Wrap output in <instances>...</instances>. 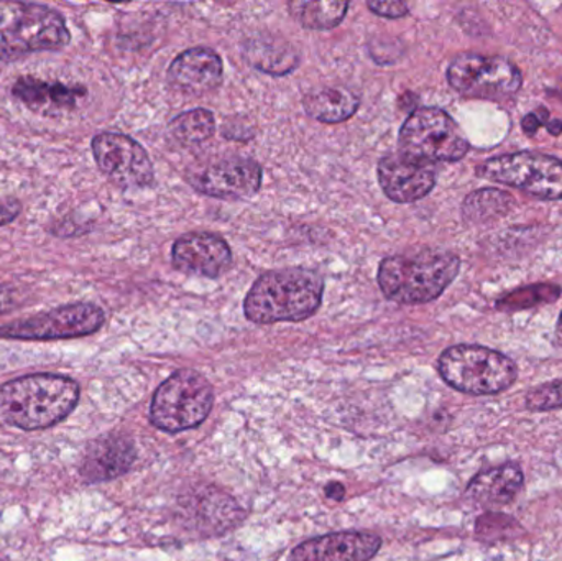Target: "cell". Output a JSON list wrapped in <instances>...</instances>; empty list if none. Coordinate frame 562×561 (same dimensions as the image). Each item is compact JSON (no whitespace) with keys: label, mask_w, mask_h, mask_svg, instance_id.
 I'll list each match as a JSON object with an SVG mask.
<instances>
[{"label":"cell","mask_w":562,"mask_h":561,"mask_svg":"<svg viewBox=\"0 0 562 561\" xmlns=\"http://www.w3.org/2000/svg\"><path fill=\"white\" fill-rule=\"evenodd\" d=\"M525 478L518 464H504L482 471L468 487V496L485 507L510 504L524 490Z\"/></svg>","instance_id":"19"},{"label":"cell","mask_w":562,"mask_h":561,"mask_svg":"<svg viewBox=\"0 0 562 561\" xmlns=\"http://www.w3.org/2000/svg\"><path fill=\"white\" fill-rule=\"evenodd\" d=\"M475 534H477L479 539L492 543L521 536L524 529L514 517L505 516V514L487 513L479 517L477 524H475Z\"/></svg>","instance_id":"25"},{"label":"cell","mask_w":562,"mask_h":561,"mask_svg":"<svg viewBox=\"0 0 562 561\" xmlns=\"http://www.w3.org/2000/svg\"><path fill=\"white\" fill-rule=\"evenodd\" d=\"M104 322V312L98 305L72 303L33 318L19 319V322L0 326V338L23 339V341L82 338L101 329Z\"/></svg>","instance_id":"10"},{"label":"cell","mask_w":562,"mask_h":561,"mask_svg":"<svg viewBox=\"0 0 562 561\" xmlns=\"http://www.w3.org/2000/svg\"><path fill=\"white\" fill-rule=\"evenodd\" d=\"M557 335H558V339H560V343L562 345V313L560 316V322H558Z\"/></svg>","instance_id":"31"},{"label":"cell","mask_w":562,"mask_h":561,"mask_svg":"<svg viewBox=\"0 0 562 561\" xmlns=\"http://www.w3.org/2000/svg\"><path fill=\"white\" fill-rule=\"evenodd\" d=\"M214 391L206 378L191 369H181L155 392L150 420L168 434L200 427L213 411Z\"/></svg>","instance_id":"6"},{"label":"cell","mask_w":562,"mask_h":561,"mask_svg":"<svg viewBox=\"0 0 562 561\" xmlns=\"http://www.w3.org/2000/svg\"><path fill=\"white\" fill-rule=\"evenodd\" d=\"M175 267L190 276L217 279L233 262V253L223 237L207 233L184 234L173 246Z\"/></svg>","instance_id":"13"},{"label":"cell","mask_w":562,"mask_h":561,"mask_svg":"<svg viewBox=\"0 0 562 561\" xmlns=\"http://www.w3.org/2000/svg\"><path fill=\"white\" fill-rule=\"evenodd\" d=\"M525 404L533 412H548L562 408V381L548 382L528 392Z\"/></svg>","instance_id":"26"},{"label":"cell","mask_w":562,"mask_h":561,"mask_svg":"<svg viewBox=\"0 0 562 561\" xmlns=\"http://www.w3.org/2000/svg\"><path fill=\"white\" fill-rule=\"evenodd\" d=\"M92 154L99 170L125 190L154 183V165L145 148L134 138L115 132H102L92 141Z\"/></svg>","instance_id":"11"},{"label":"cell","mask_w":562,"mask_h":561,"mask_svg":"<svg viewBox=\"0 0 562 561\" xmlns=\"http://www.w3.org/2000/svg\"><path fill=\"white\" fill-rule=\"evenodd\" d=\"M461 260L446 250H419L386 257L379 269L383 295L402 305L429 303L454 282Z\"/></svg>","instance_id":"3"},{"label":"cell","mask_w":562,"mask_h":561,"mask_svg":"<svg viewBox=\"0 0 562 561\" xmlns=\"http://www.w3.org/2000/svg\"><path fill=\"white\" fill-rule=\"evenodd\" d=\"M78 399L79 388L72 379L26 375L0 388V422L20 430H42L65 420Z\"/></svg>","instance_id":"1"},{"label":"cell","mask_w":562,"mask_h":561,"mask_svg":"<svg viewBox=\"0 0 562 561\" xmlns=\"http://www.w3.org/2000/svg\"><path fill=\"white\" fill-rule=\"evenodd\" d=\"M369 9L373 13L380 16H386V19H400L408 13V5L403 2H395V0H389V2H369L367 3Z\"/></svg>","instance_id":"27"},{"label":"cell","mask_w":562,"mask_h":561,"mask_svg":"<svg viewBox=\"0 0 562 561\" xmlns=\"http://www.w3.org/2000/svg\"><path fill=\"white\" fill-rule=\"evenodd\" d=\"M61 13L40 3L0 0V59H15L68 45Z\"/></svg>","instance_id":"4"},{"label":"cell","mask_w":562,"mask_h":561,"mask_svg":"<svg viewBox=\"0 0 562 561\" xmlns=\"http://www.w3.org/2000/svg\"><path fill=\"white\" fill-rule=\"evenodd\" d=\"M291 13L300 20L304 29L329 30L339 25L349 10L347 2H333V0H323V2H291Z\"/></svg>","instance_id":"23"},{"label":"cell","mask_w":562,"mask_h":561,"mask_svg":"<svg viewBox=\"0 0 562 561\" xmlns=\"http://www.w3.org/2000/svg\"><path fill=\"white\" fill-rule=\"evenodd\" d=\"M16 306H19V302H16L15 292L9 289V287L0 285V315H2V313L12 312Z\"/></svg>","instance_id":"29"},{"label":"cell","mask_w":562,"mask_h":561,"mask_svg":"<svg viewBox=\"0 0 562 561\" xmlns=\"http://www.w3.org/2000/svg\"><path fill=\"white\" fill-rule=\"evenodd\" d=\"M449 85L468 98L505 99L521 88L520 69L504 56L464 53L448 69Z\"/></svg>","instance_id":"9"},{"label":"cell","mask_w":562,"mask_h":561,"mask_svg":"<svg viewBox=\"0 0 562 561\" xmlns=\"http://www.w3.org/2000/svg\"><path fill=\"white\" fill-rule=\"evenodd\" d=\"M223 59L210 48H191L181 53L168 69V81L178 91L203 96L223 82Z\"/></svg>","instance_id":"16"},{"label":"cell","mask_w":562,"mask_h":561,"mask_svg":"<svg viewBox=\"0 0 562 561\" xmlns=\"http://www.w3.org/2000/svg\"><path fill=\"white\" fill-rule=\"evenodd\" d=\"M323 290V277L314 270H273L254 283L244 310L257 325L303 322L319 310Z\"/></svg>","instance_id":"2"},{"label":"cell","mask_w":562,"mask_h":561,"mask_svg":"<svg viewBox=\"0 0 562 561\" xmlns=\"http://www.w3.org/2000/svg\"><path fill=\"white\" fill-rule=\"evenodd\" d=\"M380 547L382 539L375 534H329L301 543L288 561H369L379 553Z\"/></svg>","instance_id":"14"},{"label":"cell","mask_w":562,"mask_h":561,"mask_svg":"<svg viewBox=\"0 0 562 561\" xmlns=\"http://www.w3.org/2000/svg\"><path fill=\"white\" fill-rule=\"evenodd\" d=\"M216 119L207 109L183 112L170 124L171 135L184 145L201 144L213 137Z\"/></svg>","instance_id":"24"},{"label":"cell","mask_w":562,"mask_h":561,"mask_svg":"<svg viewBox=\"0 0 562 561\" xmlns=\"http://www.w3.org/2000/svg\"><path fill=\"white\" fill-rule=\"evenodd\" d=\"M477 175L540 200H562V161L550 155L537 152L502 155L482 164Z\"/></svg>","instance_id":"8"},{"label":"cell","mask_w":562,"mask_h":561,"mask_svg":"<svg viewBox=\"0 0 562 561\" xmlns=\"http://www.w3.org/2000/svg\"><path fill=\"white\" fill-rule=\"evenodd\" d=\"M12 94L32 111L52 115L75 109L79 99L85 98L86 89L81 86L48 82L33 76H23L13 85Z\"/></svg>","instance_id":"18"},{"label":"cell","mask_w":562,"mask_h":561,"mask_svg":"<svg viewBox=\"0 0 562 561\" xmlns=\"http://www.w3.org/2000/svg\"><path fill=\"white\" fill-rule=\"evenodd\" d=\"M379 181L383 193L395 203H413L431 193L436 175L428 165L403 155H386L379 164Z\"/></svg>","instance_id":"15"},{"label":"cell","mask_w":562,"mask_h":561,"mask_svg":"<svg viewBox=\"0 0 562 561\" xmlns=\"http://www.w3.org/2000/svg\"><path fill=\"white\" fill-rule=\"evenodd\" d=\"M22 211V204L16 200L0 201V226L12 223Z\"/></svg>","instance_id":"28"},{"label":"cell","mask_w":562,"mask_h":561,"mask_svg":"<svg viewBox=\"0 0 562 561\" xmlns=\"http://www.w3.org/2000/svg\"><path fill=\"white\" fill-rule=\"evenodd\" d=\"M191 183L200 193L221 200L249 198L262 184V168L250 158H224L201 168L191 177Z\"/></svg>","instance_id":"12"},{"label":"cell","mask_w":562,"mask_h":561,"mask_svg":"<svg viewBox=\"0 0 562 561\" xmlns=\"http://www.w3.org/2000/svg\"><path fill=\"white\" fill-rule=\"evenodd\" d=\"M304 111L310 117L326 124L347 121L356 114L360 98L349 88H321L303 99Z\"/></svg>","instance_id":"21"},{"label":"cell","mask_w":562,"mask_h":561,"mask_svg":"<svg viewBox=\"0 0 562 561\" xmlns=\"http://www.w3.org/2000/svg\"><path fill=\"white\" fill-rule=\"evenodd\" d=\"M446 384L471 395H494L515 384L518 368L510 358L491 348L459 345L446 349L438 361Z\"/></svg>","instance_id":"5"},{"label":"cell","mask_w":562,"mask_h":561,"mask_svg":"<svg viewBox=\"0 0 562 561\" xmlns=\"http://www.w3.org/2000/svg\"><path fill=\"white\" fill-rule=\"evenodd\" d=\"M244 56L254 68L273 76L288 75L300 63L296 49L286 40L270 35L249 40L244 46Z\"/></svg>","instance_id":"20"},{"label":"cell","mask_w":562,"mask_h":561,"mask_svg":"<svg viewBox=\"0 0 562 561\" xmlns=\"http://www.w3.org/2000/svg\"><path fill=\"white\" fill-rule=\"evenodd\" d=\"M514 204L515 201L510 194L495 188H487V190L474 191L465 198L462 214L468 223H488L510 213Z\"/></svg>","instance_id":"22"},{"label":"cell","mask_w":562,"mask_h":561,"mask_svg":"<svg viewBox=\"0 0 562 561\" xmlns=\"http://www.w3.org/2000/svg\"><path fill=\"white\" fill-rule=\"evenodd\" d=\"M403 157L418 164L458 161L469 152L468 138L454 119L438 108L413 111L400 131Z\"/></svg>","instance_id":"7"},{"label":"cell","mask_w":562,"mask_h":561,"mask_svg":"<svg viewBox=\"0 0 562 561\" xmlns=\"http://www.w3.org/2000/svg\"><path fill=\"white\" fill-rule=\"evenodd\" d=\"M137 451L134 444L124 435L111 434L98 438L82 455L81 476L88 483H102L115 480L131 470Z\"/></svg>","instance_id":"17"},{"label":"cell","mask_w":562,"mask_h":561,"mask_svg":"<svg viewBox=\"0 0 562 561\" xmlns=\"http://www.w3.org/2000/svg\"><path fill=\"white\" fill-rule=\"evenodd\" d=\"M344 494H346V490H344L342 484L330 483L329 486L326 487V496L330 497V500L340 501Z\"/></svg>","instance_id":"30"}]
</instances>
